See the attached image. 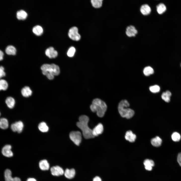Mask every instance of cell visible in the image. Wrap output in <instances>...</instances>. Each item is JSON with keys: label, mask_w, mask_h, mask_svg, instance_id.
Returning <instances> with one entry per match:
<instances>
[{"label": "cell", "mask_w": 181, "mask_h": 181, "mask_svg": "<svg viewBox=\"0 0 181 181\" xmlns=\"http://www.w3.org/2000/svg\"><path fill=\"white\" fill-rule=\"evenodd\" d=\"M79 121L76 125L82 131L83 136L85 139H89L94 137L92 134V129L88 126L89 118L85 115H82L79 118Z\"/></svg>", "instance_id": "cell-1"}, {"label": "cell", "mask_w": 181, "mask_h": 181, "mask_svg": "<svg viewBox=\"0 0 181 181\" xmlns=\"http://www.w3.org/2000/svg\"><path fill=\"white\" fill-rule=\"evenodd\" d=\"M90 109L93 112L96 113L100 117H103L107 109L106 103L101 100L96 98L94 99L90 106Z\"/></svg>", "instance_id": "cell-2"}, {"label": "cell", "mask_w": 181, "mask_h": 181, "mask_svg": "<svg viewBox=\"0 0 181 181\" xmlns=\"http://www.w3.org/2000/svg\"><path fill=\"white\" fill-rule=\"evenodd\" d=\"M129 104L125 100L121 101L118 106V111L120 115L122 117L127 119L132 117L134 114V112L132 109L128 108Z\"/></svg>", "instance_id": "cell-3"}, {"label": "cell", "mask_w": 181, "mask_h": 181, "mask_svg": "<svg viewBox=\"0 0 181 181\" xmlns=\"http://www.w3.org/2000/svg\"><path fill=\"white\" fill-rule=\"evenodd\" d=\"M43 74L46 75L48 74H51L55 76L58 75L60 73L59 67L54 64H44L41 67Z\"/></svg>", "instance_id": "cell-4"}, {"label": "cell", "mask_w": 181, "mask_h": 181, "mask_svg": "<svg viewBox=\"0 0 181 181\" xmlns=\"http://www.w3.org/2000/svg\"><path fill=\"white\" fill-rule=\"evenodd\" d=\"M71 140L76 145L79 146L82 139V135L79 131H72L69 134Z\"/></svg>", "instance_id": "cell-5"}, {"label": "cell", "mask_w": 181, "mask_h": 181, "mask_svg": "<svg viewBox=\"0 0 181 181\" xmlns=\"http://www.w3.org/2000/svg\"><path fill=\"white\" fill-rule=\"evenodd\" d=\"M78 28L76 27H73L70 28L68 32L69 37L72 39L78 41L80 38V35L78 32Z\"/></svg>", "instance_id": "cell-6"}, {"label": "cell", "mask_w": 181, "mask_h": 181, "mask_svg": "<svg viewBox=\"0 0 181 181\" xmlns=\"http://www.w3.org/2000/svg\"><path fill=\"white\" fill-rule=\"evenodd\" d=\"M24 127L23 122L19 121L12 124L11 125V128L14 132H17L18 133H20L22 131Z\"/></svg>", "instance_id": "cell-7"}, {"label": "cell", "mask_w": 181, "mask_h": 181, "mask_svg": "<svg viewBox=\"0 0 181 181\" xmlns=\"http://www.w3.org/2000/svg\"><path fill=\"white\" fill-rule=\"evenodd\" d=\"M51 171L52 174L55 176H59L64 173L63 169L60 166H56L51 168Z\"/></svg>", "instance_id": "cell-8"}, {"label": "cell", "mask_w": 181, "mask_h": 181, "mask_svg": "<svg viewBox=\"0 0 181 181\" xmlns=\"http://www.w3.org/2000/svg\"><path fill=\"white\" fill-rule=\"evenodd\" d=\"M12 147L9 145H7L4 146L2 150V154L7 157H11L13 155V153L11 150Z\"/></svg>", "instance_id": "cell-9"}, {"label": "cell", "mask_w": 181, "mask_h": 181, "mask_svg": "<svg viewBox=\"0 0 181 181\" xmlns=\"http://www.w3.org/2000/svg\"><path fill=\"white\" fill-rule=\"evenodd\" d=\"M45 54L46 56L50 58H55L58 54L57 51L52 47L48 48L45 51Z\"/></svg>", "instance_id": "cell-10"}, {"label": "cell", "mask_w": 181, "mask_h": 181, "mask_svg": "<svg viewBox=\"0 0 181 181\" xmlns=\"http://www.w3.org/2000/svg\"><path fill=\"white\" fill-rule=\"evenodd\" d=\"M137 33V30L133 26H129L126 28L125 33L126 35L129 37L135 36Z\"/></svg>", "instance_id": "cell-11"}, {"label": "cell", "mask_w": 181, "mask_h": 181, "mask_svg": "<svg viewBox=\"0 0 181 181\" xmlns=\"http://www.w3.org/2000/svg\"><path fill=\"white\" fill-rule=\"evenodd\" d=\"M11 171L9 169H7L5 172V177L6 181H21L18 177L13 178L11 176Z\"/></svg>", "instance_id": "cell-12"}, {"label": "cell", "mask_w": 181, "mask_h": 181, "mask_svg": "<svg viewBox=\"0 0 181 181\" xmlns=\"http://www.w3.org/2000/svg\"><path fill=\"white\" fill-rule=\"evenodd\" d=\"M103 127L101 123H99L92 129V134L95 137L102 133L103 131Z\"/></svg>", "instance_id": "cell-13"}, {"label": "cell", "mask_w": 181, "mask_h": 181, "mask_svg": "<svg viewBox=\"0 0 181 181\" xmlns=\"http://www.w3.org/2000/svg\"><path fill=\"white\" fill-rule=\"evenodd\" d=\"M125 139L130 142H134L136 139V136L131 130L127 131L125 136Z\"/></svg>", "instance_id": "cell-14"}, {"label": "cell", "mask_w": 181, "mask_h": 181, "mask_svg": "<svg viewBox=\"0 0 181 181\" xmlns=\"http://www.w3.org/2000/svg\"><path fill=\"white\" fill-rule=\"evenodd\" d=\"M140 11L141 13L143 15H147L150 13L151 9L148 5L145 4L141 6L140 8Z\"/></svg>", "instance_id": "cell-15"}, {"label": "cell", "mask_w": 181, "mask_h": 181, "mask_svg": "<svg viewBox=\"0 0 181 181\" xmlns=\"http://www.w3.org/2000/svg\"><path fill=\"white\" fill-rule=\"evenodd\" d=\"M65 176L67 178L71 179L73 178L75 175V172L74 169H66L64 172Z\"/></svg>", "instance_id": "cell-16"}, {"label": "cell", "mask_w": 181, "mask_h": 181, "mask_svg": "<svg viewBox=\"0 0 181 181\" xmlns=\"http://www.w3.org/2000/svg\"><path fill=\"white\" fill-rule=\"evenodd\" d=\"M21 93L24 97H28L32 95V91L29 86H25L22 89Z\"/></svg>", "instance_id": "cell-17"}, {"label": "cell", "mask_w": 181, "mask_h": 181, "mask_svg": "<svg viewBox=\"0 0 181 181\" xmlns=\"http://www.w3.org/2000/svg\"><path fill=\"white\" fill-rule=\"evenodd\" d=\"M145 169L148 171L151 170L152 167L154 165V163L153 160L149 159L145 160L144 162Z\"/></svg>", "instance_id": "cell-18"}, {"label": "cell", "mask_w": 181, "mask_h": 181, "mask_svg": "<svg viewBox=\"0 0 181 181\" xmlns=\"http://www.w3.org/2000/svg\"><path fill=\"white\" fill-rule=\"evenodd\" d=\"M162 143V140L158 136H156L151 140V143L154 146L158 147L160 146Z\"/></svg>", "instance_id": "cell-19"}, {"label": "cell", "mask_w": 181, "mask_h": 181, "mask_svg": "<svg viewBox=\"0 0 181 181\" xmlns=\"http://www.w3.org/2000/svg\"><path fill=\"white\" fill-rule=\"evenodd\" d=\"M5 103L9 108L10 109H12L14 107L15 102L14 98L12 97H9L6 99Z\"/></svg>", "instance_id": "cell-20"}, {"label": "cell", "mask_w": 181, "mask_h": 181, "mask_svg": "<svg viewBox=\"0 0 181 181\" xmlns=\"http://www.w3.org/2000/svg\"><path fill=\"white\" fill-rule=\"evenodd\" d=\"M40 168L42 170H46L49 168V164L47 160H43L40 161L39 163Z\"/></svg>", "instance_id": "cell-21"}, {"label": "cell", "mask_w": 181, "mask_h": 181, "mask_svg": "<svg viewBox=\"0 0 181 181\" xmlns=\"http://www.w3.org/2000/svg\"><path fill=\"white\" fill-rule=\"evenodd\" d=\"M27 16V13L23 10L18 11L16 13V17L19 20H24L26 19Z\"/></svg>", "instance_id": "cell-22"}, {"label": "cell", "mask_w": 181, "mask_h": 181, "mask_svg": "<svg viewBox=\"0 0 181 181\" xmlns=\"http://www.w3.org/2000/svg\"><path fill=\"white\" fill-rule=\"evenodd\" d=\"M16 50L15 48L12 45L8 46L6 48L5 52L8 55H15L16 54Z\"/></svg>", "instance_id": "cell-23"}, {"label": "cell", "mask_w": 181, "mask_h": 181, "mask_svg": "<svg viewBox=\"0 0 181 181\" xmlns=\"http://www.w3.org/2000/svg\"><path fill=\"white\" fill-rule=\"evenodd\" d=\"M39 130L43 132H46L48 131L49 128L46 123L44 122L40 123L38 126Z\"/></svg>", "instance_id": "cell-24"}, {"label": "cell", "mask_w": 181, "mask_h": 181, "mask_svg": "<svg viewBox=\"0 0 181 181\" xmlns=\"http://www.w3.org/2000/svg\"><path fill=\"white\" fill-rule=\"evenodd\" d=\"M171 95V93L169 90H167L162 93L161 97L165 102H169L170 101V97Z\"/></svg>", "instance_id": "cell-25"}, {"label": "cell", "mask_w": 181, "mask_h": 181, "mask_svg": "<svg viewBox=\"0 0 181 181\" xmlns=\"http://www.w3.org/2000/svg\"><path fill=\"white\" fill-rule=\"evenodd\" d=\"M32 31L36 35L40 36L42 33L43 29L42 27L39 25L34 26L32 29Z\"/></svg>", "instance_id": "cell-26"}, {"label": "cell", "mask_w": 181, "mask_h": 181, "mask_svg": "<svg viewBox=\"0 0 181 181\" xmlns=\"http://www.w3.org/2000/svg\"><path fill=\"white\" fill-rule=\"evenodd\" d=\"M166 8L164 4L160 3L156 6V10L157 13L159 14H162L165 12Z\"/></svg>", "instance_id": "cell-27"}, {"label": "cell", "mask_w": 181, "mask_h": 181, "mask_svg": "<svg viewBox=\"0 0 181 181\" xmlns=\"http://www.w3.org/2000/svg\"><path fill=\"white\" fill-rule=\"evenodd\" d=\"M9 126V123L7 119L5 118H2L0 119V127L2 129H7Z\"/></svg>", "instance_id": "cell-28"}, {"label": "cell", "mask_w": 181, "mask_h": 181, "mask_svg": "<svg viewBox=\"0 0 181 181\" xmlns=\"http://www.w3.org/2000/svg\"><path fill=\"white\" fill-rule=\"evenodd\" d=\"M143 72L145 75L148 76L153 74L154 70L152 67L150 66H148L144 68Z\"/></svg>", "instance_id": "cell-29"}, {"label": "cell", "mask_w": 181, "mask_h": 181, "mask_svg": "<svg viewBox=\"0 0 181 181\" xmlns=\"http://www.w3.org/2000/svg\"><path fill=\"white\" fill-rule=\"evenodd\" d=\"M93 6L96 8L101 7L102 4V0H92L91 1Z\"/></svg>", "instance_id": "cell-30"}, {"label": "cell", "mask_w": 181, "mask_h": 181, "mask_svg": "<svg viewBox=\"0 0 181 181\" xmlns=\"http://www.w3.org/2000/svg\"><path fill=\"white\" fill-rule=\"evenodd\" d=\"M8 87V84L5 80L2 79L0 80V89L1 90H6Z\"/></svg>", "instance_id": "cell-31"}, {"label": "cell", "mask_w": 181, "mask_h": 181, "mask_svg": "<svg viewBox=\"0 0 181 181\" xmlns=\"http://www.w3.org/2000/svg\"><path fill=\"white\" fill-rule=\"evenodd\" d=\"M172 139L173 141L175 142L179 141L181 138L180 134L177 132H174L171 135Z\"/></svg>", "instance_id": "cell-32"}, {"label": "cell", "mask_w": 181, "mask_h": 181, "mask_svg": "<svg viewBox=\"0 0 181 181\" xmlns=\"http://www.w3.org/2000/svg\"><path fill=\"white\" fill-rule=\"evenodd\" d=\"M149 89L152 92L155 93L159 92L160 88L159 86L155 85L150 86L149 87Z\"/></svg>", "instance_id": "cell-33"}, {"label": "cell", "mask_w": 181, "mask_h": 181, "mask_svg": "<svg viewBox=\"0 0 181 181\" xmlns=\"http://www.w3.org/2000/svg\"><path fill=\"white\" fill-rule=\"evenodd\" d=\"M75 52V48L74 47H71L69 48L68 50L67 55L69 57H72L74 56Z\"/></svg>", "instance_id": "cell-34"}, {"label": "cell", "mask_w": 181, "mask_h": 181, "mask_svg": "<svg viewBox=\"0 0 181 181\" xmlns=\"http://www.w3.org/2000/svg\"><path fill=\"white\" fill-rule=\"evenodd\" d=\"M4 67L1 66L0 67V77L1 78L2 77L5 76L6 75V73L4 72Z\"/></svg>", "instance_id": "cell-35"}, {"label": "cell", "mask_w": 181, "mask_h": 181, "mask_svg": "<svg viewBox=\"0 0 181 181\" xmlns=\"http://www.w3.org/2000/svg\"><path fill=\"white\" fill-rule=\"evenodd\" d=\"M177 161L178 164L181 167V152L179 153L178 154L177 157Z\"/></svg>", "instance_id": "cell-36"}, {"label": "cell", "mask_w": 181, "mask_h": 181, "mask_svg": "<svg viewBox=\"0 0 181 181\" xmlns=\"http://www.w3.org/2000/svg\"><path fill=\"white\" fill-rule=\"evenodd\" d=\"M93 181H102L101 178L98 176H96L93 179Z\"/></svg>", "instance_id": "cell-37"}, {"label": "cell", "mask_w": 181, "mask_h": 181, "mask_svg": "<svg viewBox=\"0 0 181 181\" xmlns=\"http://www.w3.org/2000/svg\"><path fill=\"white\" fill-rule=\"evenodd\" d=\"M0 60L1 61L3 59L4 54L3 52L1 50L0 51Z\"/></svg>", "instance_id": "cell-38"}, {"label": "cell", "mask_w": 181, "mask_h": 181, "mask_svg": "<svg viewBox=\"0 0 181 181\" xmlns=\"http://www.w3.org/2000/svg\"><path fill=\"white\" fill-rule=\"evenodd\" d=\"M27 181H36V180L33 178H28Z\"/></svg>", "instance_id": "cell-39"}, {"label": "cell", "mask_w": 181, "mask_h": 181, "mask_svg": "<svg viewBox=\"0 0 181 181\" xmlns=\"http://www.w3.org/2000/svg\"><path fill=\"white\" fill-rule=\"evenodd\" d=\"M180 66H181V64H180Z\"/></svg>", "instance_id": "cell-40"}]
</instances>
